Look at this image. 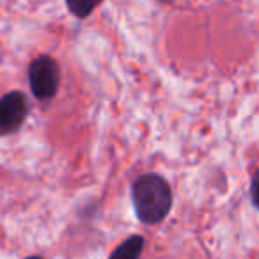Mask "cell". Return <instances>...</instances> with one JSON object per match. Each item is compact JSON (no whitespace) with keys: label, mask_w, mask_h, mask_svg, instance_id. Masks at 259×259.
Masks as SVG:
<instances>
[{"label":"cell","mask_w":259,"mask_h":259,"mask_svg":"<svg viewBox=\"0 0 259 259\" xmlns=\"http://www.w3.org/2000/svg\"><path fill=\"white\" fill-rule=\"evenodd\" d=\"M132 201L137 219L146 226H156L172 209V188L160 174H142L132 183Z\"/></svg>","instance_id":"cell-1"},{"label":"cell","mask_w":259,"mask_h":259,"mask_svg":"<svg viewBox=\"0 0 259 259\" xmlns=\"http://www.w3.org/2000/svg\"><path fill=\"white\" fill-rule=\"evenodd\" d=\"M29 83L34 98L39 101H50L55 98L61 85V69L50 55H39L29 66Z\"/></svg>","instance_id":"cell-2"},{"label":"cell","mask_w":259,"mask_h":259,"mask_svg":"<svg viewBox=\"0 0 259 259\" xmlns=\"http://www.w3.org/2000/svg\"><path fill=\"white\" fill-rule=\"evenodd\" d=\"M29 114V101L25 94L13 91L0 98V135L15 134L22 128Z\"/></svg>","instance_id":"cell-3"},{"label":"cell","mask_w":259,"mask_h":259,"mask_svg":"<svg viewBox=\"0 0 259 259\" xmlns=\"http://www.w3.org/2000/svg\"><path fill=\"white\" fill-rule=\"evenodd\" d=\"M146 247V240L141 234H134V236L126 238L122 243L112 250L108 259H141L142 250Z\"/></svg>","instance_id":"cell-4"},{"label":"cell","mask_w":259,"mask_h":259,"mask_svg":"<svg viewBox=\"0 0 259 259\" xmlns=\"http://www.w3.org/2000/svg\"><path fill=\"white\" fill-rule=\"evenodd\" d=\"M101 4V0H66L69 13L76 18L83 20L94 13V9Z\"/></svg>","instance_id":"cell-5"},{"label":"cell","mask_w":259,"mask_h":259,"mask_svg":"<svg viewBox=\"0 0 259 259\" xmlns=\"http://www.w3.org/2000/svg\"><path fill=\"white\" fill-rule=\"evenodd\" d=\"M250 199H252V204L255 206V209L259 211V172L252 178V183H250Z\"/></svg>","instance_id":"cell-6"},{"label":"cell","mask_w":259,"mask_h":259,"mask_svg":"<svg viewBox=\"0 0 259 259\" xmlns=\"http://www.w3.org/2000/svg\"><path fill=\"white\" fill-rule=\"evenodd\" d=\"M25 259H45V257H41V255H29V257H25Z\"/></svg>","instance_id":"cell-7"},{"label":"cell","mask_w":259,"mask_h":259,"mask_svg":"<svg viewBox=\"0 0 259 259\" xmlns=\"http://www.w3.org/2000/svg\"><path fill=\"white\" fill-rule=\"evenodd\" d=\"M160 2H169V0H160Z\"/></svg>","instance_id":"cell-8"}]
</instances>
